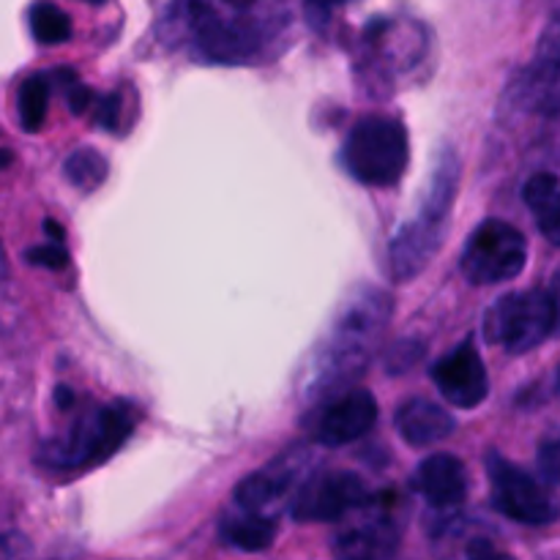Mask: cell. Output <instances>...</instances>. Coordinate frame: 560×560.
<instances>
[{"label": "cell", "mask_w": 560, "mask_h": 560, "mask_svg": "<svg viewBox=\"0 0 560 560\" xmlns=\"http://www.w3.org/2000/svg\"><path fill=\"white\" fill-rule=\"evenodd\" d=\"M392 317V295L381 288H361L348 299L323 342L315 366L310 372L312 394H331L350 386L372 364Z\"/></svg>", "instance_id": "cell-1"}, {"label": "cell", "mask_w": 560, "mask_h": 560, "mask_svg": "<svg viewBox=\"0 0 560 560\" xmlns=\"http://www.w3.org/2000/svg\"><path fill=\"white\" fill-rule=\"evenodd\" d=\"M178 11L184 20L175 22H184L197 55L224 66L252 60L290 22L288 11L279 5L189 3L178 5Z\"/></svg>", "instance_id": "cell-2"}, {"label": "cell", "mask_w": 560, "mask_h": 560, "mask_svg": "<svg viewBox=\"0 0 560 560\" xmlns=\"http://www.w3.org/2000/svg\"><path fill=\"white\" fill-rule=\"evenodd\" d=\"M457 184V153L452 148H441L419 208L394 233L392 244H388V271H392L394 282H408V279L419 277L427 262L438 255L448 228V213H452Z\"/></svg>", "instance_id": "cell-3"}, {"label": "cell", "mask_w": 560, "mask_h": 560, "mask_svg": "<svg viewBox=\"0 0 560 560\" xmlns=\"http://www.w3.org/2000/svg\"><path fill=\"white\" fill-rule=\"evenodd\" d=\"M142 410L126 399L96 405L77 416L74 424L63 435L52 438L38 448V463L55 474H74L88 470L98 463H107L137 430Z\"/></svg>", "instance_id": "cell-4"}, {"label": "cell", "mask_w": 560, "mask_h": 560, "mask_svg": "<svg viewBox=\"0 0 560 560\" xmlns=\"http://www.w3.org/2000/svg\"><path fill=\"white\" fill-rule=\"evenodd\" d=\"M408 131L388 115L361 118L342 145L345 170L364 186H394L408 170Z\"/></svg>", "instance_id": "cell-5"}, {"label": "cell", "mask_w": 560, "mask_h": 560, "mask_svg": "<svg viewBox=\"0 0 560 560\" xmlns=\"http://www.w3.org/2000/svg\"><path fill=\"white\" fill-rule=\"evenodd\" d=\"M558 320V306L550 290H517L506 293L487 310L485 337L506 353L523 355L547 342Z\"/></svg>", "instance_id": "cell-6"}, {"label": "cell", "mask_w": 560, "mask_h": 560, "mask_svg": "<svg viewBox=\"0 0 560 560\" xmlns=\"http://www.w3.org/2000/svg\"><path fill=\"white\" fill-rule=\"evenodd\" d=\"M528 262V241L503 219H485L465 241L459 268L470 284H503L517 279Z\"/></svg>", "instance_id": "cell-7"}, {"label": "cell", "mask_w": 560, "mask_h": 560, "mask_svg": "<svg viewBox=\"0 0 560 560\" xmlns=\"http://www.w3.org/2000/svg\"><path fill=\"white\" fill-rule=\"evenodd\" d=\"M315 457L306 446H295L284 452L282 457L271 459L266 468L246 476L233 492V506L241 512L260 514V517H273L284 501H293L299 487L310 479V470ZM277 520V517H273Z\"/></svg>", "instance_id": "cell-8"}, {"label": "cell", "mask_w": 560, "mask_h": 560, "mask_svg": "<svg viewBox=\"0 0 560 560\" xmlns=\"http://www.w3.org/2000/svg\"><path fill=\"white\" fill-rule=\"evenodd\" d=\"M370 501L372 492L359 474L326 470L299 487L290 501V517L295 523H339Z\"/></svg>", "instance_id": "cell-9"}, {"label": "cell", "mask_w": 560, "mask_h": 560, "mask_svg": "<svg viewBox=\"0 0 560 560\" xmlns=\"http://www.w3.org/2000/svg\"><path fill=\"white\" fill-rule=\"evenodd\" d=\"M487 476H490L492 487V506L503 517L514 520L520 525H534V528H541V525H550L558 520V509L545 492V487L503 454H487Z\"/></svg>", "instance_id": "cell-10"}, {"label": "cell", "mask_w": 560, "mask_h": 560, "mask_svg": "<svg viewBox=\"0 0 560 560\" xmlns=\"http://www.w3.org/2000/svg\"><path fill=\"white\" fill-rule=\"evenodd\" d=\"M399 545H402V528L392 512L375 501L348 514L345 525L331 539L337 560H394Z\"/></svg>", "instance_id": "cell-11"}, {"label": "cell", "mask_w": 560, "mask_h": 560, "mask_svg": "<svg viewBox=\"0 0 560 560\" xmlns=\"http://www.w3.org/2000/svg\"><path fill=\"white\" fill-rule=\"evenodd\" d=\"M430 375L438 392L443 394V399L454 408L474 410L490 394V375H487V366L481 361V353L476 350L474 339H465L452 353L435 361Z\"/></svg>", "instance_id": "cell-12"}, {"label": "cell", "mask_w": 560, "mask_h": 560, "mask_svg": "<svg viewBox=\"0 0 560 560\" xmlns=\"http://www.w3.org/2000/svg\"><path fill=\"white\" fill-rule=\"evenodd\" d=\"M377 421V402L370 392L355 388V392L339 394L331 402L323 405L310 419V432L317 443L328 448L345 446L366 432H372Z\"/></svg>", "instance_id": "cell-13"}, {"label": "cell", "mask_w": 560, "mask_h": 560, "mask_svg": "<svg viewBox=\"0 0 560 560\" xmlns=\"http://www.w3.org/2000/svg\"><path fill=\"white\" fill-rule=\"evenodd\" d=\"M410 490L435 512H454L468 498V470L452 454H432L410 476Z\"/></svg>", "instance_id": "cell-14"}, {"label": "cell", "mask_w": 560, "mask_h": 560, "mask_svg": "<svg viewBox=\"0 0 560 560\" xmlns=\"http://www.w3.org/2000/svg\"><path fill=\"white\" fill-rule=\"evenodd\" d=\"M394 427L402 435L408 446L424 448L432 443H441L457 430V421L441 408V405L430 402V399H410L394 416Z\"/></svg>", "instance_id": "cell-15"}, {"label": "cell", "mask_w": 560, "mask_h": 560, "mask_svg": "<svg viewBox=\"0 0 560 560\" xmlns=\"http://www.w3.org/2000/svg\"><path fill=\"white\" fill-rule=\"evenodd\" d=\"M277 520L260 517V514L241 512V509L230 506L219 520V536L224 545L235 547L244 552H262L273 545L277 539Z\"/></svg>", "instance_id": "cell-16"}, {"label": "cell", "mask_w": 560, "mask_h": 560, "mask_svg": "<svg viewBox=\"0 0 560 560\" xmlns=\"http://www.w3.org/2000/svg\"><path fill=\"white\" fill-rule=\"evenodd\" d=\"M523 200L534 213L539 233L560 249V178L552 173L530 175L523 186Z\"/></svg>", "instance_id": "cell-17"}, {"label": "cell", "mask_w": 560, "mask_h": 560, "mask_svg": "<svg viewBox=\"0 0 560 560\" xmlns=\"http://www.w3.org/2000/svg\"><path fill=\"white\" fill-rule=\"evenodd\" d=\"M49 93H52V77L33 74L27 77L16 93V113H20V126L25 131H38L47 120Z\"/></svg>", "instance_id": "cell-18"}, {"label": "cell", "mask_w": 560, "mask_h": 560, "mask_svg": "<svg viewBox=\"0 0 560 560\" xmlns=\"http://www.w3.org/2000/svg\"><path fill=\"white\" fill-rule=\"evenodd\" d=\"M69 184L80 191H93L107 178V159L96 148H77L63 164Z\"/></svg>", "instance_id": "cell-19"}, {"label": "cell", "mask_w": 560, "mask_h": 560, "mask_svg": "<svg viewBox=\"0 0 560 560\" xmlns=\"http://www.w3.org/2000/svg\"><path fill=\"white\" fill-rule=\"evenodd\" d=\"M31 33L38 44H63L71 38V20L52 3H38L31 9Z\"/></svg>", "instance_id": "cell-20"}, {"label": "cell", "mask_w": 560, "mask_h": 560, "mask_svg": "<svg viewBox=\"0 0 560 560\" xmlns=\"http://www.w3.org/2000/svg\"><path fill=\"white\" fill-rule=\"evenodd\" d=\"M536 468L545 485L560 487V430L550 432L536 448Z\"/></svg>", "instance_id": "cell-21"}, {"label": "cell", "mask_w": 560, "mask_h": 560, "mask_svg": "<svg viewBox=\"0 0 560 560\" xmlns=\"http://www.w3.org/2000/svg\"><path fill=\"white\" fill-rule=\"evenodd\" d=\"M25 257L33 262V266L52 268V271L66 268V262H69V252H66L63 246V233L55 235L47 246H36V249H31Z\"/></svg>", "instance_id": "cell-22"}, {"label": "cell", "mask_w": 560, "mask_h": 560, "mask_svg": "<svg viewBox=\"0 0 560 560\" xmlns=\"http://www.w3.org/2000/svg\"><path fill=\"white\" fill-rule=\"evenodd\" d=\"M91 113H93V118H96L98 126L115 131V129H118V118H120V93L96 96V98H93Z\"/></svg>", "instance_id": "cell-23"}, {"label": "cell", "mask_w": 560, "mask_h": 560, "mask_svg": "<svg viewBox=\"0 0 560 560\" xmlns=\"http://www.w3.org/2000/svg\"><path fill=\"white\" fill-rule=\"evenodd\" d=\"M419 355H421L419 342H399L388 350L386 366L394 372V375H399V372L408 370L410 364H416V359H419Z\"/></svg>", "instance_id": "cell-24"}, {"label": "cell", "mask_w": 560, "mask_h": 560, "mask_svg": "<svg viewBox=\"0 0 560 560\" xmlns=\"http://www.w3.org/2000/svg\"><path fill=\"white\" fill-rule=\"evenodd\" d=\"M27 556V545L22 536L3 534L0 536V560H22Z\"/></svg>", "instance_id": "cell-25"}, {"label": "cell", "mask_w": 560, "mask_h": 560, "mask_svg": "<svg viewBox=\"0 0 560 560\" xmlns=\"http://www.w3.org/2000/svg\"><path fill=\"white\" fill-rule=\"evenodd\" d=\"M468 560H514V558L512 556H503V552L492 550L490 545H485V541H481V545L470 547Z\"/></svg>", "instance_id": "cell-26"}, {"label": "cell", "mask_w": 560, "mask_h": 560, "mask_svg": "<svg viewBox=\"0 0 560 560\" xmlns=\"http://www.w3.org/2000/svg\"><path fill=\"white\" fill-rule=\"evenodd\" d=\"M9 164H11V151L3 145V142H0V170L9 167Z\"/></svg>", "instance_id": "cell-27"}]
</instances>
